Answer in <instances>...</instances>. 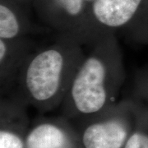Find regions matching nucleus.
I'll use <instances>...</instances> for the list:
<instances>
[{
	"instance_id": "f257e3e1",
	"label": "nucleus",
	"mask_w": 148,
	"mask_h": 148,
	"mask_svg": "<svg viewBox=\"0 0 148 148\" xmlns=\"http://www.w3.org/2000/svg\"><path fill=\"white\" fill-rule=\"evenodd\" d=\"M110 55L105 49H95L82 61L74 75L66 95L69 104L81 114H95L114 97L116 62Z\"/></svg>"
},
{
	"instance_id": "f03ea898",
	"label": "nucleus",
	"mask_w": 148,
	"mask_h": 148,
	"mask_svg": "<svg viewBox=\"0 0 148 148\" xmlns=\"http://www.w3.org/2000/svg\"><path fill=\"white\" fill-rule=\"evenodd\" d=\"M69 54L65 49L53 45L36 53L26 66L23 86L30 103L56 104L66 95L74 75Z\"/></svg>"
},
{
	"instance_id": "7ed1b4c3",
	"label": "nucleus",
	"mask_w": 148,
	"mask_h": 148,
	"mask_svg": "<svg viewBox=\"0 0 148 148\" xmlns=\"http://www.w3.org/2000/svg\"><path fill=\"white\" fill-rule=\"evenodd\" d=\"M44 20L61 28L94 27L90 6L85 0H33Z\"/></svg>"
},
{
	"instance_id": "20e7f679",
	"label": "nucleus",
	"mask_w": 148,
	"mask_h": 148,
	"mask_svg": "<svg viewBox=\"0 0 148 148\" xmlns=\"http://www.w3.org/2000/svg\"><path fill=\"white\" fill-rule=\"evenodd\" d=\"M145 0H94L90 16L94 27L116 30L131 23L143 9Z\"/></svg>"
},
{
	"instance_id": "39448f33",
	"label": "nucleus",
	"mask_w": 148,
	"mask_h": 148,
	"mask_svg": "<svg viewBox=\"0 0 148 148\" xmlns=\"http://www.w3.org/2000/svg\"><path fill=\"white\" fill-rule=\"evenodd\" d=\"M127 138V128L119 119L90 124L82 135L85 148H122Z\"/></svg>"
},
{
	"instance_id": "423d86ee",
	"label": "nucleus",
	"mask_w": 148,
	"mask_h": 148,
	"mask_svg": "<svg viewBox=\"0 0 148 148\" xmlns=\"http://www.w3.org/2000/svg\"><path fill=\"white\" fill-rule=\"evenodd\" d=\"M21 3L16 0H1L0 2V38L12 40L19 36L24 21Z\"/></svg>"
},
{
	"instance_id": "0eeeda50",
	"label": "nucleus",
	"mask_w": 148,
	"mask_h": 148,
	"mask_svg": "<svg viewBox=\"0 0 148 148\" xmlns=\"http://www.w3.org/2000/svg\"><path fill=\"white\" fill-rule=\"evenodd\" d=\"M68 139L64 132L52 123H41L29 133L27 148H64Z\"/></svg>"
},
{
	"instance_id": "6e6552de",
	"label": "nucleus",
	"mask_w": 148,
	"mask_h": 148,
	"mask_svg": "<svg viewBox=\"0 0 148 148\" xmlns=\"http://www.w3.org/2000/svg\"><path fill=\"white\" fill-rule=\"evenodd\" d=\"M21 138L14 132L1 130L0 132V148H23Z\"/></svg>"
},
{
	"instance_id": "1a4fd4ad",
	"label": "nucleus",
	"mask_w": 148,
	"mask_h": 148,
	"mask_svg": "<svg viewBox=\"0 0 148 148\" xmlns=\"http://www.w3.org/2000/svg\"><path fill=\"white\" fill-rule=\"evenodd\" d=\"M124 148H148V136L140 132L133 133L127 140Z\"/></svg>"
},
{
	"instance_id": "9d476101",
	"label": "nucleus",
	"mask_w": 148,
	"mask_h": 148,
	"mask_svg": "<svg viewBox=\"0 0 148 148\" xmlns=\"http://www.w3.org/2000/svg\"><path fill=\"white\" fill-rule=\"evenodd\" d=\"M16 2H18L19 3H21V5H23V4H25V3H27L28 2H30V1H33V0H16Z\"/></svg>"
},
{
	"instance_id": "9b49d317",
	"label": "nucleus",
	"mask_w": 148,
	"mask_h": 148,
	"mask_svg": "<svg viewBox=\"0 0 148 148\" xmlns=\"http://www.w3.org/2000/svg\"><path fill=\"white\" fill-rule=\"evenodd\" d=\"M85 1H86V3H88L90 6L91 5V4H92V3L94 2V0H85Z\"/></svg>"
}]
</instances>
